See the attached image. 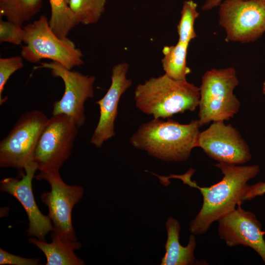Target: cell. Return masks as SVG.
Listing matches in <instances>:
<instances>
[{"label":"cell","instance_id":"obj_1","mask_svg":"<svg viewBox=\"0 0 265 265\" xmlns=\"http://www.w3.org/2000/svg\"><path fill=\"white\" fill-rule=\"evenodd\" d=\"M214 166L223 175L221 181L209 187H201L191 180L194 170L190 168L181 175H171L169 178L181 179L184 184L198 189L203 196L202 207L189 223L192 234L206 233L211 224L229 213L242 202L248 182L260 172L258 165H242L218 162Z\"/></svg>","mask_w":265,"mask_h":265},{"label":"cell","instance_id":"obj_2","mask_svg":"<svg viewBox=\"0 0 265 265\" xmlns=\"http://www.w3.org/2000/svg\"><path fill=\"white\" fill-rule=\"evenodd\" d=\"M200 127L198 119L183 124L173 119L153 118L140 126L130 142L135 148L162 161H183L196 147Z\"/></svg>","mask_w":265,"mask_h":265},{"label":"cell","instance_id":"obj_3","mask_svg":"<svg viewBox=\"0 0 265 265\" xmlns=\"http://www.w3.org/2000/svg\"><path fill=\"white\" fill-rule=\"evenodd\" d=\"M199 88L186 80H176L165 74L137 85L134 91L136 107L154 119H165L199 105Z\"/></svg>","mask_w":265,"mask_h":265},{"label":"cell","instance_id":"obj_4","mask_svg":"<svg viewBox=\"0 0 265 265\" xmlns=\"http://www.w3.org/2000/svg\"><path fill=\"white\" fill-rule=\"evenodd\" d=\"M239 80L232 67L211 69L202 77L199 87L198 121L201 126L228 120L238 112L240 104L234 93Z\"/></svg>","mask_w":265,"mask_h":265},{"label":"cell","instance_id":"obj_5","mask_svg":"<svg viewBox=\"0 0 265 265\" xmlns=\"http://www.w3.org/2000/svg\"><path fill=\"white\" fill-rule=\"evenodd\" d=\"M23 28L25 45L22 46L21 55L27 61L36 63L49 59L69 70L84 64L81 51L67 37L56 35L46 16H40Z\"/></svg>","mask_w":265,"mask_h":265},{"label":"cell","instance_id":"obj_6","mask_svg":"<svg viewBox=\"0 0 265 265\" xmlns=\"http://www.w3.org/2000/svg\"><path fill=\"white\" fill-rule=\"evenodd\" d=\"M48 120L38 109L23 114L0 142V167L22 170L34 163V151Z\"/></svg>","mask_w":265,"mask_h":265},{"label":"cell","instance_id":"obj_7","mask_svg":"<svg viewBox=\"0 0 265 265\" xmlns=\"http://www.w3.org/2000/svg\"><path fill=\"white\" fill-rule=\"evenodd\" d=\"M78 127L69 117L53 115L42 131L33 156L39 172L59 171L70 158Z\"/></svg>","mask_w":265,"mask_h":265},{"label":"cell","instance_id":"obj_8","mask_svg":"<svg viewBox=\"0 0 265 265\" xmlns=\"http://www.w3.org/2000/svg\"><path fill=\"white\" fill-rule=\"evenodd\" d=\"M218 6L219 25L227 41L247 43L265 32V0H224Z\"/></svg>","mask_w":265,"mask_h":265},{"label":"cell","instance_id":"obj_9","mask_svg":"<svg viewBox=\"0 0 265 265\" xmlns=\"http://www.w3.org/2000/svg\"><path fill=\"white\" fill-rule=\"evenodd\" d=\"M38 180H45L51 190L41 195L43 203L47 206L48 216L55 230L72 241H77L72 222V212L82 198L84 188L78 185H69L64 182L59 171L39 172L35 176Z\"/></svg>","mask_w":265,"mask_h":265},{"label":"cell","instance_id":"obj_10","mask_svg":"<svg viewBox=\"0 0 265 265\" xmlns=\"http://www.w3.org/2000/svg\"><path fill=\"white\" fill-rule=\"evenodd\" d=\"M38 68H45L55 77L61 78L65 86L62 98L53 104V115L64 114L70 117L78 128L85 121L84 104L93 97L96 78L68 69L58 62L43 63Z\"/></svg>","mask_w":265,"mask_h":265},{"label":"cell","instance_id":"obj_11","mask_svg":"<svg viewBox=\"0 0 265 265\" xmlns=\"http://www.w3.org/2000/svg\"><path fill=\"white\" fill-rule=\"evenodd\" d=\"M196 147L201 148L211 158L218 162L241 165L249 161V148L238 130L224 121L213 122L200 132Z\"/></svg>","mask_w":265,"mask_h":265},{"label":"cell","instance_id":"obj_12","mask_svg":"<svg viewBox=\"0 0 265 265\" xmlns=\"http://www.w3.org/2000/svg\"><path fill=\"white\" fill-rule=\"evenodd\" d=\"M218 233L229 247L243 245L253 249L265 264V232L253 212L240 205L218 220Z\"/></svg>","mask_w":265,"mask_h":265},{"label":"cell","instance_id":"obj_13","mask_svg":"<svg viewBox=\"0 0 265 265\" xmlns=\"http://www.w3.org/2000/svg\"><path fill=\"white\" fill-rule=\"evenodd\" d=\"M24 170L21 179L7 177L1 180L0 189L14 197L25 209L29 222L27 235L46 241L47 234L53 230V226L48 215H44L39 209L33 195L32 182L37 168L33 163Z\"/></svg>","mask_w":265,"mask_h":265},{"label":"cell","instance_id":"obj_14","mask_svg":"<svg viewBox=\"0 0 265 265\" xmlns=\"http://www.w3.org/2000/svg\"><path fill=\"white\" fill-rule=\"evenodd\" d=\"M129 67L126 62L113 67L110 87L104 96L95 102L99 106L100 117L90 143L97 148H101L105 142L115 135L114 122L117 116L119 102L132 82L127 78Z\"/></svg>","mask_w":265,"mask_h":265},{"label":"cell","instance_id":"obj_15","mask_svg":"<svg viewBox=\"0 0 265 265\" xmlns=\"http://www.w3.org/2000/svg\"><path fill=\"white\" fill-rule=\"evenodd\" d=\"M52 241L47 243L32 237L28 242L39 248L45 255L46 265H83L84 261L79 258L74 251L79 249L81 244L72 241L58 231L53 230L51 235Z\"/></svg>","mask_w":265,"mask_h":265},{"label":"cell","instance_id":"obj_16","mask_svg":"<svg viewBox=\"0 0 265 265\" xmlns=\"http://www.w3.org/2000/svg\"><path fill=\"white\" fill-rule=\"evenodd\" d=\"M167 238L165 244V253L161 265H189L195 264L194 255L196 241L193 234L190 235L187 244L183 246L179 242L181 225L174 218L169 217L165 223Z\"/></svg>","mask_w":265,"mask_h":265},{"label":"cell","instance_id":"obj_17","mask_svg":"<svg viewBox=\"0 0 265 265\" xmlns=\"http://www.w3.org/2000/svg\"><path fill=\"white\" fill-rule=\"evenodd\" d=\"M188 46L178 41L175 45L163 47L161 63L164 74L176 80H186L191 72L186 63Z\"/></svg>","mask_w":265,"mask_h":265},{"label":"cell","instance_id":"obj_18","mask_svg":"<svg viewBox=\"0 0 265 265\" xmlns=\"http://www.w3.org/2000/svg\"><path fill=\"white\" fill-rule=\"evenodd\" d=\"M51 16L49 23L53 33L64 38L72 29L80 23L65 0H49Z\"/></svg>","mask_w":265,"mask_h":265},{"label":"cell","instance_id":"obj_19","mask_svg":"<svg viewBox=\"0 0 265 265\" xmlns=\"http://www.w3.org/2000/svg\"><path fill=\"white\" fill-rule=\"evenodd\" d=\"M42 0H0V15L20 26L37 14Z\"/></svg>","mask_w":265,"mask_h":265},{"label":"cell","instance_id":"obj_20","mask_svg":"<svg viewBox=\"0 0 265 265\" xmlns=\"http://www.w3.org/2000/svg\"><path fill=\"white\" fill-rule=\"evenodd\" d=\"M106 0H69V6L78 16L80 23H96L105 10Z\"/></svg>","mask_w":265,"mask_h":265},{"label":"cell","instance_id":"obj_21","mask_svg":"<svg viewBox=\"0 0 265 265\" xmlns=\"http://www.w3.org/2000/svg\"><path fill=\"white\" fill-rule=\"evenodd\" d=\"M197 6V4L192 0L184 2L180 19L177 25L178 41L189 44L196 37L194 23L199 16Z\"/></svg>","mask_w":265,"mask_h":265},{"label":"cell","instance_id":"obj_22","mask_svg":"<svg viewBox=\"0 0 265 265\" xmlns=\"http://www.w3.org/2000/svg\"><path fill=\"white\" fill-rule=\"evenodd\" d=\"M24 66L22 57L15 56L0 58V105L6 101L2 96L4 86L10 77Z\"/></svg>","mask_w":265,"mask_h":265},{"label":"cell","instance_id":"obj_23","mask_svg":"<svg viewBox=\"0 0 265 265\" xmlns=\"http://www.w3.org/2000/svg\"><path fill=\"white\" fill-rule=\"evenodd\" d=\"M23 26L9 21L0 20V41L20 45L23 42Z\"/></svg>","mask_w":265,"mask_h":265},{"label":"cell","instance_id":"obj_24","mask_svg":"<svg viewBox=\"0 0 265 265\" xmlns=\"http://www.w3.org/2000/svg\"><path fill=\"white\" fill-rule=\"evenodd\" d=\"M40 258H26L15 255L0 248V265H38Z\"/></svg>","mask_w":265,"mask_h":265},{"label":"cell","instance_id":"obj_25","mask_svg":"<svg viewBox=\"0 0 265 265\" xmlns=\"http://www.w3.org/2000/svg\"><path fill=\"white\" fill-rule=\"evenodd\" d=\"M265 194V182L260 181L252 185H248L244 193L243 201H250Z\"/></svg>","mask_w":265,"mask_h":265},{"label":"cell","instance_id":"obj_26","mask_svg":"<svg viewBox=\"0 0 265 265\" xmlns=\"http://www.w3.org/2000/svg\"><path fill=\"white\" fill-rule=\"evenodd\" d=\"M224 0H206L202 7V9L204 11L211 10L217 6Z\"/></svg>","mask_w":265,"mask_h":265},{"label":"cell","instance_id":"obj_27","mask_svg":"<svg viewBox=\"0 0 265 265\" xmlns=\"http://www.w3.org/2000/svg\"><path fill=\"white\" fill-rule=\"evenodd\" d=\"M263 93L265 95V80H264L262 85Z\"/></svg>","mask_w":265,"mask_h":265},{"label":"cell","instance_id":"obj_28","mask_svg":"<svg viewBox=\"0 0 265 265\" xmlns=\"http://www.w3.org/2000/svg\"><path fill=\"white\" fill-rule=\"evenodd\" d=\"M66 0V2H67L68 4H69V0Z\"/></svg>","mask_w":265,"mask_h":265}]
</instances>
